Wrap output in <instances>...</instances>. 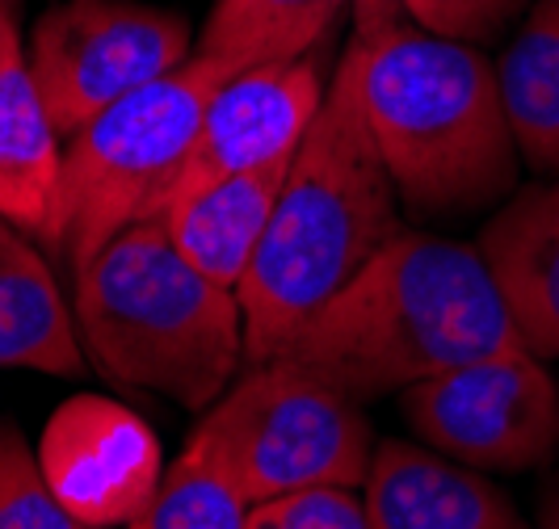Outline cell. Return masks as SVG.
Here are the masks:
<instances>
[{"instance_id": "12", "label": "cell", "mask_w": 559, "mask_h": 529, "mask_svg": "<svg viewBox=\"0 0 559 529\" xmlns=\"http://www.w3.org/2000/svg\"><path fill=\"white\" fill-rule=\"evenodd\" d=\"M476 249L518 340L534 358H559V177L513 190L484 224Z\"/></svg>"}, {"instance_id": "13", "label": "cell", "mask_w": 559, "mask_h": 529, "mask_svg": "<svg viewBox=\"0 0 559 529\" xmlns=\"http://www.w3.org/2000/svg\"><path fill=\"white\" fill-rule=\"evenodd\" d=\"M63 135L47 110L13 17L0 29V215L51 249Z\"/></svg>"}, {"instance_id": "1", "label": "cell", "mask_w": 559, "mask_h": 529, "mask_svg": "<svg viewBox=\"0 0 559 529\" xmlns=\"http://www.w3.org/2000/svg\"><path fill=\"white\" fill-rule=\"evenodd\" d=\"M513 345L522 340L479 249L404 227L278 358L370 404Z\"/></svg>"}, {"instance_id": "18", "label": "cell", "mask_w": 559, "mask_h": 529, "mask_svg": "<svg viewBox=\"0 0 559 529\" xmlns=\"http://www.w3.org/2000/svg\"><path fill=\"white\" fill-rule=\"evenodd\" d=\"M245 517L249 501L190 437V446L168 462L156 496L127 529H245Z\"/></svg>"}, {"instance_id": "21", "label": "cell", "mask_w": 559, "mask_h": 529, "mask_svg": "<svg viewBox=\"0 0 559 529\" xmlns=\"http://www.w3.org/2000/svg\"><path fill=\"white\" fill-rule=\"evenodd\" d=\"M531 4L534 0H400L404 17L413 26L454 38V43H472V47L492 43Z\"/></svg>"}, {"instance_id": "6", "label": "cell", "mask_w": 559, "mask_h": 529, "mask_svg": "<svg viewBox=\"0 0 559 529\" xmlns=\"http://www.w3.org/2000/svg\"><path fill=\"white\" fill-rule=\"evenodd\" d=\"M194 442L249 504L304 488H362L379 449L358 399L282 358L249 365L202 412Z\"/></svg>"}, {"instance_id": "2", "label": "cell", "mask_w": 559, "mask_h": 529, "mask_svg": "<svg viewBox=\"0 0 559 529\" xmlns=\"http://www.w3.org/2000/svg\"><path fill=\"white\" fill-rule=\"evenodd\" d=\"M404 231L400 194L379 156L349 56L286 168L278 206L240 281L249 365L274 362L370 256Z\"/></svg>"}, {"instance_id": "22", "label": "cell", "mask_w": 559, "mask_h": 529, "mask_svg": "<svg viewBox=\"0 0 559 529\" xmlns=\"http://www.w3.org/2000/svg\"><path fill=\"white\" fill-rule=\"evenodd\" d=\"M538 529H559V479L543 492V504H538Z\"/></svg>"}, {"instance_id": "3", "label": "cell", "mask_w": 559, "mask_h": 529, "mask_svg": "<svg viewBox=\"0 0 559 529\" xmlns=\"http://www.w3.org/2000/svg\"><path fill=\"white\" fill-rule=\"evenodd\" d=\"M345 56L408 219H472L518 190L522 156L504 118L497 63L479 47L395 17L358 29Z\"/></svg>"}, {"instance_id": "5", "label": "cell", "mask_w": 559, "mask_h": 529, "mask_svg": "<svg viewBox=\"0 0 559 529\" xmlns=\"http://www.w3.org/2000/svg\"><path fill=\"white\" fill-rule=\"evenodd\" d=\"M227 76H236L227 63L194 51L177 72L135 88L63 140L56 231L47 252L68 265V274L106 249L122 227L160 219L202 113Z\"/></svg>"}, {"instance_id": "9", "label": "cell", "mask_w": 559, "mask_h": 529, "mask_svg": "<svg viewBox=\"0 0 559 529\" xmlns=\"http://www.w3.org/2000/svg\"><path fill=\"white\" fill-rule=\"evenodd\" d=\"M34 454L47 488L88 529L131 526L165 479L152 424L106 395L63 399Z\"/></svg>"}, {"instance_id": "7", "label": "cell", "mask_w": 559, "mask_h": 529, "mask_svg": "<svg viewBox=\"0 0 559 529\" xmlns=\"http://www.w3.org/2000/svg\"><path fill=\"white\" fill-rule=\"evenodd\" d=\"M190 47L181 13L143 0H59L29 29L26 59L68 140L114 101L177 72L194 56Z\"/></svg>"}, {"instance_id": "8", "label": "cell", "mask_w": 559, "mask_h": 529, "mask_svg": "<svg viewBox=\"0 0 559 529\" xmlns=\"http://www.w3.org/2000/svg\"><path fill=\"white\" fill-rule=\"evenodd\" d=\"M420 446L476 471H538L559 454V383L513 345L400 390Z\"/></svg>"}, {"instance_id": "23", "label": "cell", "mask_w": 559, "mask_h": 529, "mask_svg": "<svg viewBox=\"0 0 559 529\" xmlns=\"http://www.w3.org/2000/svg\"><path fill=\"white\" fill-rule=\"evenodd\" d=\"M13 13H9V0H0V29H4V22H9Z\"/></svg>"}, {"instance_id": "20", "label": "cell", "mask_w": 559, "mask_h": 529, "mask_svg": "<svg viewBox=\"0 0 559 529\" xmlns=\"http://www.w3.org/2000/svg\"><path fill=\"white\" fill-rule=\"evenodd\" d=\"M245 529H374L358 488H304L249 504Z\"/></svg>"}, {"instance_id": "4", "label": "cell", "mask_w": 559, "mask_h": 529, "mask_svg": "<svg viewBox=\"0 0 559 529\" xmlns=\"http://www.w3.org/2000/svg\"><path fill=\"white\" fill-rule=\"evenodd\" d=\"M84 353L114 387L206 412L249 365L240 294L211 281L165 219L122 227L72 274Z\"/></svg>"}, {"instance_id": "14", "label": "cell", "mask_w": 559, "mask_h": 529, "mask_svg": "<svg viewBox=\"0 0 559 529\" xmlns=\"http://www.w3.org/2000/svg\"><path fill=\"white\" fill-rule=\"evenodd\" d=\"M0 365L76 378L88 365L76 311L43 244L0 215Z\"/></svg>"}, {"instance_id": "15", "label": "cell", "mask_w": 559, "mask_h": 529, "mask_svg": "<svg viewBox=\"0 0 559 529\" xmlns=\"http://www.w3.org/2000/svg\"><path fill=\"white\" fill-rule=\"evenodd\" d=\"M290 160H295V152L270 160V165L245 168L224 181H211L160 215L177 249L211 281L240 290L252 256L261 249V236L270 227V215L278 206Z\"/></svg>"}, {"instance_id": "11", "label": "cell", "mask_w": 559, "mask_h": 529, "mask_svg": "<svg viewBox=\"0 0 559 529\" xmlns=\"http://www.w3.org/2000/svg\"><path fill=\"white\" fill-rule=\"evenodd\" d=\"M374 529H531L476 467L417 442H379L362 483Z\"/></svg>"}, {"instance_id": "19", "label": "cell", "mask_w": 559, "mask_h": 529, "mask_svg": "<svg viewBox=\"0 0 559 529\" xmlns=\"http://www.w3.org/2000/svg\"><path fill=\"white\" fill-rule=\"evenodd\" d=\"M0 529H88L47 488L38 454L9 420H0Z\"/></svg>"}, {"instance_id": "17", "label": "cell", "mask_w": 559, "mask_h": 529, "mask_svg": "<svg viewBox=\"0 0 559 529\" xmlns=\"http://www.w3.org/2000/svg\"><path fill=\"white\" fill-rule=\"evenodd\" d=\"M504 118L522 165L559 177V0H534L497 59Z\"/></svg>"}, {"instance_id": "16", "label": "cell", "mask_w": 559, "mask_h": 529, "mask_svg": "<svg viewBox=\"0 0 559 529\" xmlns=\"http://www.w3.org/2000/svg\"><path fill=\"white\" fill-rule=\"evenodd\" d=\"M349 4H358V29L404 17L400 0H219L202 26L198 51L231 72L311 56Z\"/></svg>"}, {"instance_id": "10", "label": "cell", "mask_w": 559, "mask_h": 529, "mask_svg": "<svg viewBox=\"0 0 559 529\" xmlns=\"http://www.w3.org/2000/svg\"><path fill=\"white\" fill-rule=\"evenodd\" d=\"M324 93L329 84L320 76L316 51L299 59H278V63H257L227 76L202 113L194 147L168 190L165 211L211 181L290 156L308 135L311 118L324 106Z\"/></svg>"}]
</instances>
